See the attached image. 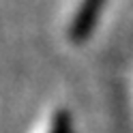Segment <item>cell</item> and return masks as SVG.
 <instances>
[{"instance_id":"6da1fadb","label":"cell","mask_w":133,"mask_h":133,"mask_svg":"<svg viewBox=\"0 0 133 133\" xmlns=\"http://www.w3.org/2000/svg\"><path fill=\"white\" fill-rule=\"evenodd\" d=\"M105 0H82L75 9V15L69 24V37L71 41H84L90 37V32L95 28V22H97V15H99V9L103 6Z\"/></svg>"},{"instance_id":"7a4b0ae2","label":"cell","mask_w":133,"mask_h":133,"mask_svg":"<svg viewBox=\"0 0 133 133\" xmlns=\"http://www.w3.org/2000/svg\"><path fill=\"white\" fill-rule=\"evenodd\" d=\"M41 133H73L71 116L66 114L64 110H56L47 118V122H45V127L41 129Z\"/></svg>"}]
</instances>
